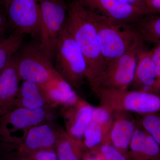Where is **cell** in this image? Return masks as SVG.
Here are the masks:
<instances>
[{"label": "cell", "instance_id": "1", "mask_svg": "<svg viewBox=\"0 0 160 160\" xmlns=\"http://www.w3.org/2000/svg\"><path fill=\"white\" fill-rule=\"evenodd\" d=\"M66 26L86 60L87 80L93 90L98 87L106 64L89 10L78 0H72L68 5Z\"/></svg>", "mask_w": 160, "mask_h": 160}, {"label": "cell", "instance_id": "2", "mask_svg": "<svg viewBox=\"0 0 160 160\" xmlns=\"http://www.w3.org/2000/svg\"><path fill=\"white\" fill-rule=\"evenodd\" d=\"M88 10L106 67L114 59L144 43L131 24L115 22Z\"/></svg>", "mask_w": 160, "mask_h": 160}, {"label": "cell", "instance_id": "3", "mask_svg": "<svg viewBox=\"0 0 160 160\" xmlns=\"http://www.w3.org/2000/svg\"><path fill=\"white\" fill-rule=\"evenodd\" d=\"M56 108L31 109L16 107L0 116V147L14 146L20 142L35 126L54 122Z\"/></svg>", "mask_w": 160, "mask_h": 160}, {"label": "cell", "instance_id": "4", "mask_svg": "<svg viewBox=\"0 0 160 160\" xmlns=\"http://www.w3.org/2000/svg\"><path fill=\"white\" fill-rule=\"evenodd\" d=\"M54 67L74 89L79 90L87 79V65L80 47L67 29L66 24L58 41Z\"/></svg>", "mask_w": 160, "mask_h": 160}, {"label": "cell", "instance_id": "5", "mask_svg": "<svg viewBox=\"0 0 160 160\" xmlns=\"http://www.w3.org/2000/svg\"><path fill=\"white\" fill-rule=\"evenodd\" d=\"M92 91L99 99L100 105L112 111H127L138 114L160 112V95L155 93L103 87H98Z\"/></svg>", "mask_w": 160, "mask_h": 160}, {"label": "cell", "instance_id": "6", "mask_svg": "<svg viewBox=\"0 0 160 160\" xmlns=\"http://www.w3.org/2000/svg\"><path fill=\"white\" fill-rule=\"evenodd\" d=\"M41 12L39 46L52 61L60 35L65 28L68 6L65 0H39Z\"/></svg>", "mask_w": 160, "mask_h": 160}, {"label": "cell", "instance_id": "7", "mask_svg": "<svg viewBox=\"0 0 160 160\" xmlns=\"http://www.w3.org/2000/svg\"><path fill=\"white\" fill-rule=\"evenodd\" d=\"M17 66L20 80L46 84L58 73L52 62L42 51L39 43L31 44L17 55Z\"/></svg>", "mask_w": 160, "mask_h": 160}, {"label": "cell", "instance_id": "8", "mask_svg": "<svg viewBox=\"0 0 160 160\" xmlns=\"http://www.w3.org/2000/svg\"><path fill=\"white\" fill-rule=\"evenodd\" d=\"M143 48V44H139L110 62L106 66L96 88L128 90L134 78L138 54Z\"/></svg>", "mask_w": 160, "mask_h": 160}, {"label": "cell", "instance_id": "9", "mask_svg": "<svg viewBox=\"0 0 160 160\" xmlns=\"http://www.w3.org/2000/svg\"><path fill=\"white\" fill-rule=\"evenodd\" d=\"M6 12L12 31L39 39L41 12L39 0H12Z\"/></svg>", "mask_w": 160, "mask_h": 160}, {"label": "cell", "instance_id": "10", "mask_svg": "<svg viewBox=\"0 0 160 160\" xmlns=\"http://www.w3.org/2000/svg\"><path fill=\"white\" fill-rule=\"evenodd\" d=\"M61 127L54 121L38 125L32 128L18 144L0 147V150L26 154L42 149H55Z\"/></svg>", "mask_w": 160, "mask_h": 160}, {"label": "cell", "instance_id": "11", "mask_svg": "<svg viewBox=\"0 0 160 160\" xmlns=\"http://www.w3.org/2000/svg\"><path fill=\"white\" fill-rule=\"evenodd\" d=\"M87 9L118 22L132 24L145 13L139 8L118 0H78Z\"/></svg>", "mask_w": 160, "mask_h": 160}, {"label": "cell", "instance_id": "12", "mask_svg": "<svg viewBox=\"0 0 160 160\" xmlns=\"http://www.w3.org/2000/svg\"><path fill=\"white\" fill-rule=\"evenodd\" d=\"M93 108L82 98L73 105L61 107L64 129L69 135L83 141L85 132L92 120Z\"/></svg>", "mask_w": 160, "mask_h": 160}, {"label": "cell", "instance_id": "13", "mask_svg": "<svg viewBox=\"0 0 160 160\" xmlns=\"http://www.w3.org/2000/svg\"><path fill=\"white\" fill-rule=\"evenodd\" d=\"M17 55L0 72V116L15 108L20 80L17 66Z\"/></svg>", "mask_w": 160, "mask_h": 160}, {"label": "cell", "instance_id": "14", "mask_svg": "<svg viewBox=\"0 0 160 160\" xmlns=\"http://www.w3.org/2000/svg\"><path fill=\"white\" fill-rule=\"evenodd\" d=\"M114 112L109 140L110 143L128 158L130 142L138 126L132 112L119 111Z\"/></svg>", "mask_w": 160, "mask_h": 160}, {"label": "cell", "instance_id": "15", "mask_svg": "<svg viewBox=\"0 0 160 160\" xmlns=\"http://www.w3.org/2000/svg\"><path fill=\"white\" fill-rule=\"evenodd\" d=\"M128 159V160H160L159 145L139 124L129 145Z\"/></svg>", "mask_w": 160, "mask_h": 160}, {"label": "cell", "instance_id": "16", "mask_svg": "<svg viewBox=\"0 0 160 160\" xmlns=\"http://www.w3.org/2000/svg\"><path fill=\"white\" fill-rule=\"evenodd\" d=\"M156 79V69L151 50L143 48L138 54L134 78L129 87L131 90L150 92Z\"/></svg>", "mask_w": 160, "mask_h": 160}, {"label": "cell", "instance_id": "17", "mask_svg": "<svg viewBox=\"0 0 160 160\" xmlns=\"http://www.w3.org/2000/svg\"><path fill=\"white\" fill-rule=\"evenodd\" d=\"M41 86L55 108L73 105L81 98L72 86L58 72L48 82Z\"/></svg>", "mask_w": 160, "mask_h": 160}, {"label": "cell", "instance_id": "18", "mask_svg": "<svg viewBox=\"0 0 160 160\" xmlns=\"http://www.w3.org/2000/svg\"><path fill=\"white\" fill-rule=\"evenodd\" d=\"M16 107L31 109L55 108L48 99L42 86L28 81H23L20 86Z\"/></svg>", "mask_w": 160, "mask_h": 160}, {"label": "cell", "instance_id": "19", "mask_svg": "<svg viewBox=\"0 0 160 160\" xmlns=\"http://www.w3.org/2000/svg\"><path fill=\"white\" fill-rule=\"evenodd\" d=\"M55 151L58 160H83L88 150L83 141L69 135L62 127L56 145Z\"/></svg>", "mask_w": 160, "mask_h": 160}, {"label": "cell", "instance_id": "20", "mask_svg": "<svg viewBox=\"0 0 160 160\" xmlns=\"http://www.w3.org/2000/svg\"><path fill=\"white\" fill-rule=\"evenodd\" d=\"M130 24L143 42H160V14L146 15Z\"/></svg>", "mask_w": 160, "mask_h": 160}, {"label": "cell", "instance_id": "21", "mask_svg": "<svg viewBox=\"0 0 160 160\" xmlns=\"http://www.w3.org/2000/svg\"><path fill=\"white\" fill-rule=\"evenodd\" d=\"M24 35L12 31L0 40V72L9 64L23 43Z\"/></svg>", "mask_w": 160, "mask_h": 160}, {"label": "cell", "instance_id": "22", "mask_svg": "<svg viewBox=\"0 0 160 160\" xmlns=\"http://www.w3.org/2000/svg\"><path fill=\"white\" fill-rule=\"evenodd\" d=\"M83 142L90 151L104 143H110L109 135L100 124L92 120L84 133Z\"/></svg>", "mask_w": 160, "mask_h": 160}, {"label": "cell", "instance_id": "23", "mask_svg": "<svg viewBox=\"0 0 160 160\" xmlns=\"http://www.w3.org/2000/svg\"><path fill=\"white\" fill-rule=\"evenodd\" d=\"M138 124L148 132L160 146V112L137 114Z\"/></svg>", "mask_w": 160, "mask_h": 160}, {"label": "cell", "instance_id": "24", "mask_svg": "<svg viewBox=\"0 0 160 160\" xmlns=\"http://www.w3.org/2000/svg\"><path fill=\"white\" fill-rule=\"evenodd\" d=\"M114 118V112L107 107L101 105L93 107L92 120L100 124L109 135Z\"/></svg>", "mask_w": 160, "mask_h": 160}, {"label": "cell", "instance_id": "25", "mask_svg": "<svg viewBox=\"0 0 160 160\" xmlns=\"http://www.w3.org/2000/svg\"><path fill=\"white\" fill-rule=\"evenodd\" d=\"M89 151L102 160H128L127 157L111 143H104Z\"/></svg>", "mask_w": 160, "mask_h": 160}, {"label": "cell", "instance_id": "26", "mask_svg": "<svg viewBox=\"0 0 160 160\" xmlns=\"http://www.w3.org/2000/svg\"><path fill=\"white\" fill-rule=\"evenodd\" d=\"M12 152L24 160H58L55 149H42L26 154H19Z\"/></svg>", "mask_w": 160, "mask_h": 160}, {"label": "cell", "instance_id": "27", "mask_svg": "<svg viewBox=\"0 0 160 160\" xmlns=\"http://www.w3.org/2000/svg\"><path fill=\"white\" fill-rule=\"evenodd\" d=\"M160 14V0H146V15Z\"/></svg>", "mask_w": 160, "mask_h": 160}, {"label": "cell", "instance_id": "28", "mask_svg": "<svg viewBox=\"0 0 160 160\" xmlns=\"http://www.w3.org/2000/svg\"><path fill=\"white\" fill-rule=\"evenodd\" d=\"M151 52L156 69L157 79L159 78H160V42L156 44L155 46Z\"/></svg>", "mask_w": 160, "mask_h": 160}, {"label": "cell", "instance_id": "29", "mask_svg": "<svg viewBox=\"0 0 160 160\" xmlns=\"http://www.w3.org/2000/svg\"><path fill=\"white\" fill-rule=\"evenodd\" d=\"M9 26L8 19L6 18L2 11L0 9V40L3 38H2L3 35L5 34Z\"/></svg>", "mask_w": 160, "mask_h": 160}, {"label": "cell", "instance_id": "30", "mask_svg": "<svg viewBox=\"0 0 160 160\" xmlns=\"http://www.w3.org/2000/svg\"><path fill=\"white\" fill-rule=\"evenodd\" d=\"M118 1L139 8L142 10L146 14V0H118Z\"/></svg>", "mask_w": 160, "mask_h": 160}, {"label": "cell", "instance_id": "31", "mask_svg": "<svg viewBox=\"0 0 160 160\" xmlns=\"http://www.w3.org/2000/svg\"><path fill=\"white\" fill-rule=\"evenodd\" d=\"M1 160H24L21 158L13 152L1 150Z\"/></svg>", "mask_w": 160, "mask_h": 160}, {"label": "cell", "instance_id": "32", "mask_svg": "<svg viewBox=\"0 0 160 160\" xmlns=\"http://www.w3.org/2000/svg\"><path fill=\"white\" fill-rule=\"evenodd\" d=\"M150 92L160 95V78L157 79Z\"/></svg>", "mask_w": 160, "mask_h": 160}, {"label": "cell", "instance_id": "33", "mask_svg": "<svg viewBox=\"0 0 160 160\" xmlns=\"http://www.w3.org/2000/svg\"><path fill=\"white\" fill-rule=\"evenodd\" d=\"M83 160H102V159L96 155L93 154V153H91L88 150V151L86 152L85 156H84V159Z\"/></svg>", "mask_w": 160, "mask_h": 160}, {"label": "cell", "instance_id": "34", "mask_svg": "<svg viewBox=\"0 0 160 160\" xmlns=\"http://www.w3.org/2000/svg\"><path fill=\"white\" fill-rule=\"evenodd\" d=\"M11 1L12 0H2L3 6H4L6 11V9H7V8H8V6H9V4H10V2H11Z\"/></svg>", "mask_w": 160, "mask_h": 160}, {"label": "cell", "instance_id": "35", "mask_svg": "<svg viewBox=\"0 0 160 160\" xmlns=\"http://www.w3.org/2000/svg\"></svg>", "mask_w": 160, "mask_h": 160}]
</instances>
